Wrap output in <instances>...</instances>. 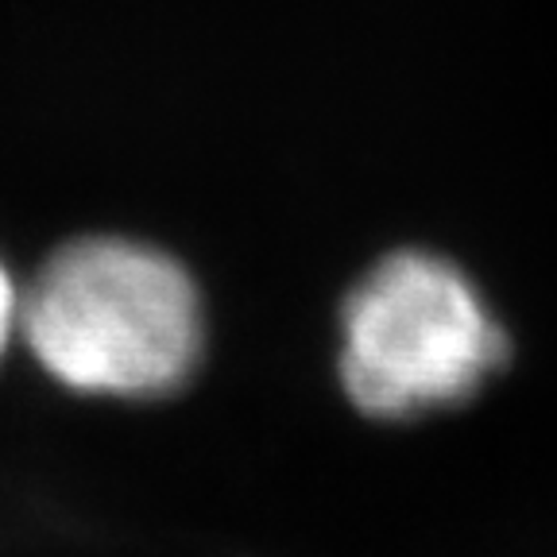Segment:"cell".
Instances as JSON below:
<instances>
[{"instance_id": "2", "label": "cell", "mask_w": 557, "mask_h": 557, "mask_svg": "<svg viewBox=\"0 0 557 557\" xmlns=\"http://www.w3.org/2000/svg\"><path fill=\"white\" fill-rule=\"evenodd\" d=\"M341 380L372 418L461 403L507 357V333L453 263L395 252L348 295Z\"/></svg>"}, {"instance_id": "1", "label": "cell", "mask_w": 557, "mask_h": 557, "mask_svg": "<svg viewBox=\"0 0 557 557\" xmlns=\"http://www.w3.org/2000/svg\"><path fill=\"white\" fill-rule=\"evenodd\" d=\"M20 333L70 392L156 399L198 368L201 298L159 248L89 236L47 260L20 298Z\"/></svg>"}, {"instance_id": "3", "label": "cell", "mask_w": 557, "mask_h": 557, "mask_svg": "<svg viewBox=\"0 0 557 557\" xmlns=\"http://www.w3.org/2000/svg\"><path fill=\"white\" fill-rule=\"evenodd\" d=\"M16 330H20V290L9 271H4V263H0V357H4V348H9Z\"/></svg>"}]
</instances>
